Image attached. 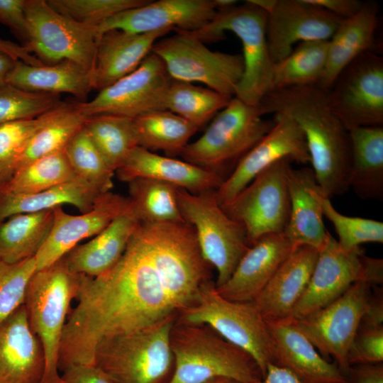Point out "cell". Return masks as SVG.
<instances>
[{
	"label": "cell",
	"instance_id": "obj_48",
	"mask_svg": "<svg viewBox=\"0 0 383 383\" xmlns=\"http://www.w3.org/2000/svg\"><path fill=\"white\" fill-rule=\"evenodd\" d=\"M25 4L26 0H0V23L18 36L24 42L23 46L29 40Z\"/></svg>",
	"mask_w": 383,
	"mask_h": 383
},
{
	"label": "cell",
	"instance_id": "obj_37",
	"mask_svg": "<svg viewBox=\"0 0 383 383\" xmlns=\"http://www.w3.org/2000/svg\"><path fill=\"white\" fill-rule=\"evenodd\" d=\"M232 98L207 87L172 79L163 108L199 129L223 109Z\"/></svg>",
	"mask_w": 383,
	"mask_h": 383
},
{
	"label": "cell",
	"instance_id": "obj_22",
	"mask_svg": "<svg viewBox=\"0 0 383 383\" xmlns=\"http://www.w3.org/2000/svg\"><path fill=\"white\" fill-rule=\"evenodd\" d=\"M284 233L265 235L243 255L230 278L216 288L233 301H253L294 250Z\"/></svg>",
	"mask_w": 383,
	"mask_h": 383
},
{
	"label": "cell",
	"instance_id": "obj_6",
	"mask_svg": "<svg viewBox=\"0 0 383 383\" xmlns=\"http://www.w3.org/2000/svg\"><path fill=\"white\" fill-rule=\"evenodd\" d=\"M79 275L68 268L62 257L36 271L28 284L24 304L29 324L40 340L44 355L40 383H62L59 372L60 344Z\"/></svg>",
	"mask_w": 383,
	"mask_h": 383
},
{
	"label": "cell",
	"instance_id": "obj_23",
	"mask_svg": "<svg viewBox=\"0 0 383 383\" xmlns=\"http://www.w3.org/2000/svg\"><path fill=\"white\" fill-rule=\"evenodd\" d=\"M44 355L25 304L0 325V383H40Z\"/></svg>",
	"mask_w": 383,
	"mask_h": 383
},
{
	"label": "cell",
	"instance_id": "obj_56",
	"mask_svg": "<svg viewBox=\"0 0 383 383\" xmlns=\"http://www.w3.org/2000/svg\"><path fill=\"white\" fill-rule=\"evenodd\" d=\"M208 383H240L235 380L228 378H217L210 381Z\"/></svg>",
	"mask_w": 383,
	"mask_h": 383
},
{
	"label": "cell",
	"instance_id": "obj_30",
	"mask_svg": "<svg viewBox=\"0 0 383 383\" xmlns=\"http://www.w3.org/2000/svg\"><path fill=\"white\" fill-rule=\"evenodd\" d=\"M6 84L30 91L67 93L79 99L86 98L94 89L93 72L68 60L39 65L17 60Z\"/></svg>",
	"mask_w": 383,
	"mask_h": 383
},
{
	"label": "cell",
	"instance_id": "obj_8",
	"mask_svg": "<svg viewBox=\"0 0 383 383\" xmlns=\"http://www.w3.org/2000/svg\"><path fill=\"white\" fill-rule=\"evenodd\" d=\"M176 321L206 325L227 341L247 352L265 376L272 363L273 345L265 319L254 301H233L221 296L210 280L199 290L196 303L181 311Z\"/></svg>",
	"mask_w": 383,
	"mask_h": 383
},
{
	"label": "cell",
	"instance_id": "obj_42",
	"mask_svg": "<svg viewBox=\"0 0 383 383\" xmlns=\"http://www.w3.org/2000/svg\"><path fill=\"white\" fill-rule=\"evenodd\" d=\"M323 216L333 224L339 245L350 250L365 243H383V223L360 217L348 216L338 212L329 198L321 189L317 192Z\"/></svg>",
	"mask_w": 383,
	"mask_h": 383
},
{
	"label": "cell",
	"instance_id": "obj_20",
	"mask_svg": "<svg viewBox=\"0 0 383 383\" xmlns=\"http://www.w3.org/2000/svg\"><path fill=\"white\" fill-rule=\"evenodd\" d=\"M130 205L128 197L109 191L101 194L93 207L80 215L68 214L62 206L54 208L50 233L35 255L36 271L51 266L79 242L99 233Z\"/></svg>",
	"mask_w": 383,
	"mask_h": 383
},
{
	"label": "cell",
	"instance_id": "obj_27",
	"mask_svg": "<svg viewBox=\"0 0 383 383\" xmlns=\"http://www.w3.org/2000/svg\"><path fill=\"white\" fill-rule=\"evenodd\" d=\"M311 167L291 168L288 174L290 210L284 233L294 248L309 246L319 250L328 234L323 223L319 190Z\"/></svg>",
	"mask_w": 383,
	"mask_h": 383
},
{
	"label": "cell",
	"instance_id": "obj_18",
	"mask_svg": "<svg viewBox=\"0 0 383 383\" xmlns=\"http://www.w3.org/2000/svg\"><path fill=\"white\" fill-rule=\"evenodd\" d=\"M343 19L306 0H277L267 13L266 37L273 62L287 57L294 45L329 40Z\"/></svg>",
	"mask_w": 383,
	"mask_h": 383
},
{
	"label": "cell",
	"instance_id": "obj_46",
	"mask_svg": "<svg viewBox=\"0 0 383 383\" xmlns=\"http://www.w3.org/2000/svg\"><path fill=\"white\" fill-rule=\"evenodd\" d=\"M56 11L76 21L99 26L111 16L148 3V0H48Z\"/></svg>",
	"mask_w": 383,
	"mask_h": 383
},
{
	"label": "cell",
	"instance_id": "obj_51",
	"mask_svg": "<svg viewBox=\"0 0 383 383\" xmlns=\"http://www.w3.org/2000/svg\"><path fill=\"white\" fill-rule=\"evenodd\" d=\"M309 3L321 7L342 19L355 16L362 3L358 0H306Z\"/></svg>",
	"mask_w": 383,
	"mask_h": 383
},
{
	"label": "cell",
	"instance_id": "obj_2",
	"mask_svg": "<svg viewBox=\"0 0 383 383\" xmlns=\"http://www.w3.org/2000/svg\"><path fill=\"white\" fill-rule=\"evenodd\" d=\"M260 105L265 115L282 114L302 130L310 163L322 194L331 198L349 189L351 146L348 130L318 85L272 89Z\"/></svg>",
	"mask_w": 383,
	"mask_h": 383
},
{
	"label": "cell",
	"instance_id": "obj_17",
	"mask_svg": "<svg viewBox=\"0 0 383 383\" xmlns=\"http://www.w3.org/2000/svg\"><path fill=\"white\" fill-rule=\"evenodd\" d=\"M273 118L274 125L270 131L215 191L221 206L234 198L260 172L282 158L289 157L303 165L310 163L306 138L298 124L282 114H274Z\"/></svg>",
	"mask_w": 383,
	"mask_h": 383
},
{
	"label": "cell",
	"instance_id": "obj_33",
	"mask_svg": "<svg viewBox=\"0 0 383 383\" xmlns=\"http://www.w3.org/2000/svg\"><path fill=\"white\" fill-rule=\"evenodd\" d=\"M88 118L81 112L78 103L62 101L48 111L44 122L33 134L20 157L16 170L38 158L64 152Z\"/></svg>",
	"mask_w": 383,
	"mask_h": 383
},
{
	"label": "cell",
	"instance_id": "obj_29",
	"mask_svg": "<svg viewBox=\"0 0 383 383\" xmlns=\"http://www.w3.org/2000/svg\"><path fill=\"white\" fill-rule=\"evenodd\" d=\"M378 7L363 2L353 16L343 19L328 40L327 62L320 87L328 90L338 74L361 54L374 50Z\"/></svg>",
	"mask_w": 383,
	"mask_h": 383
},
{
	"label": "cell",
	"instance_id": "obj_31",
	"mask_svg": "<svg viewBox=\"0 0 383 383\" xmlns=\"http://www.w3.org/2000/svg\"><path fill=\"white\" fill-rule=\"evenodd\" d=\"M351 146L349 188L362 199L383 200V126L348 130Z\"/></svg>",
	"mask_w": 383,
	"mask_h": 383
},
{
	"label": "cell",
	"instance_id": "obj_53",
	"mask_svg": "<svg viewBox=\"0 0 383 383\" xmlns=\"http://www.w3.org/2000/svg\"><path fill=\"white\" fill-rule=\"evenodd\" d=\"M252 383H304L286 368L268 364L265 376Z\"/></svg>",
	"mask_w": 383,
	"mask_h": 383
},
{
	"label": "cell",
	"instance_id": "obj_44",
	"mask_svg": "<svg viewBox=\"0 0 383 383\" xmlns=\"http://www.w3.org/2000/svg\"><path fill=\"white\" fill-rule=\"evenodd\" d=\"M35 272V257L15 263L0 260V325L25 304L27 288Z\"/></svg>",
	"mask_w": 383,
	"mask_h": 383
},
{
	"label": "cell",
	"instance_id": "obj_35",
	"mask_svg": "<svg viewBox=\"0 0 383 383\" xmlns=\"http://www.w3.org/2000/svg\"><path fill=\"white\" fill-rule=\"evenodd\" d=\"M133 121L138 146L152 152L162 150L171 157L180 156L199 130L167 109L147 112Z\"/></svg>",
	"mask_w": 383,
	"mask_h": 383
},
{
	"label": "cell",
	"instance_id": "obj_43",
	"mask_svg": "<svg viewBox=\"0 0 383 383\" xmlns=\"http://www.w3.org/2000/svg\"><path fill=\"white\" fill-rule=\"evenodd\" d=\"M61 102L57 94L30 91L6 84L0 87V124L38 118Z\"/></svg>",
	"mask_w": 383,
	"mask_h": 383
},
{
	"label": "cell",
	"instance_id": "obj_36",
	"mask_svg": "<svg viewBox=\"0 0 383 383\" xmlns=\"http://www.w3.org/2000/svg\"><path fill=\"white\" fill-rule=\"evenodd\" d=\"M328 40L305 41L275 63L272 89L319 84L325 71Z\"/></svg>",
	"mask_w": 383,
	"mask_h": 383
},
{
	"label": "cell",
	"instance_id": "obj_4",
	"mask_svg": "<svg viewBox=\"0 0 383 383\" xmlns=\"http://www.w3.org/2000/svg\"><path fill=\"white\" fill-rule=\"evenodd\" d=\"M265 115L260 105L250 106L234 96L180 156L226 179L274 126V118H265Z\"/></svg>",
	"mask_w": 383,
	"mask_h": 383
},
{
	"label": "cell",
	"instance_id": "obj_26",
	"mask_svg": "<svg viewBox=\"0 0 383 383\" xmlns=\"http://www.w3.org/2000/svg\"><path fill=\"white\" fill-rule=\"evenodd\" d=\"M318 252L312 247H297L277 269L253 301L265 321L291 316L308 286Z\"/></svg>",
	"mask_w": 383,
	"mask_h": 383
},
{
	"label": "cell",
	"instance_id": "obj_16",
	"mask_svg": "<svg viewBox=\"0 0 383 383\" xmlns=\"http://www.w3.org/2000/svg\"><path fill=\"white\" fill-rule=\"evenodd\" d=\"M171 80L163 62L151 52L134 71L99 91L92 100L79 102L78 106L87 117L113 114L134 119L164 109Z\"/></svg>",
	"mask_w": 383,
	"mask_h": 383
},
{
	"label": "cell",
	"instance_id": "obj_1",
	"mask_svg": "<svg viewBox=\"0 0 383 383\" xmlns=\"http://www.w3.org/2000/svg\"><path fill=\"white\" fill-rule=\"evenodd\" d=\"M77 304L67 318L59 369L95 365L104 338L140 329L193 305L205 281L189 244L164 223L139 222L118 261L104 274H79Z\"/></svg>",
	"mask_w": 383,
	"mask_h": 383
},
{
	"label": "cell",
	"instance_id": "obj_3",
	"mask_svg": "<svg viewBox=\"0 0 383 383\" xmlns=\"http://www.w3.org/2000/svg\"><path fill=\"white\" fill-rule=\"evenodd\" d=\"M170 340L174 366L168 383H208L217 378L252 383L262 379L247 352L206 325L175 321Z\"/></svg>",
	"mask_w": 383,
	"mask_h": 383
},
{
	"label": "cell",
	"instance_id": "obj_14",
	"mask_svg": "<svg viewBox=\"0 0 383 383\" xmlns=\"http://www.w3.org/2000/svg\"><path fill=\"white\" fill-rule=\"evenodd\" d=\"M326 91L332 111L348 130L382 126L383 58L374 50L352 61Z\"/></svg>",
	"mask_w": 383,
	"mask_h": 383
},
{
	"label": "cell",
	"instance_id": "obj_28",
	"mask_svg": "<svg viewBox=\"0 0 383 383\" xmlns=\"http://www.w3.org/2000/svg\"><path fill=\"white\" fill-rule=\"evenodd\" d=\"M140 220L131 206L116 217L93 239L77 245L63 257L77 274L98 277L111 269L122 256Z\"/></svg>",
	"mask_w": 383,
	"mask_h": 383
},
{
	"label": "cell",
	"instance_id": "obj_24",
	"mask_svg": "<svg viewBox=\"0 0 383 383\" xmlns=\"http://www.w3.org/2000/svg\"><path fill=\"white\" fill-rule=\"evenodd\" d=\"M115 173L120 181L150 178L167 182L198 194L216 191L225 179L218 174L184 160L162 156L135 147Z\"/></svg>",
	"mask_w": 383,
	"mask_h": 383
},
{
	"label": "cell",
	"instance_id": "obj_39",
	"mask_svg": "<svg viewBox=\"0 0 383 383\" xmlns=\"http://www.w3.org/2000/svg\"><path fill=\"white\" fill-rule=\"evenodd\" d=\"M128 184V198L140 222L187 223L179 208V187L150 178H136Z\"/></svg>",
	"mask_w": 383,
	"mask_h": 383
},
{
	"label": "cell",
	"instance_id": "obj_55",
	"mask_svg": "<svg viewBox=\"0 0 383 383\" xmlns=\"http://www.w3.org/2000/svg\"><path fill=\"white\" fill-rule=\"evenodd\" d=\"M248 1L268 13L274 6L277 0H248Z\"/></svg>",
	"mask_w": 383,
	"mask_h": 383
},
{
	"label": "cell",
	"instance_id": "obj_12",
	"mask_svg": "<svg viewBox=\"0 0 383 383\" xmlns=\"http://www.w3.org/2000/svg\"><path fill=\"white\" fill-rule=\"evenodd\" d=\"M293 162L284 157L274 162L221 206L243 226L250 247L265 235L284 233L289 216L288 174Z\"/></svg>",
	"mask_w": 383,
	"mask_h": 383
},
{
	"label": "cell",
	"instance_id": "obj_32",
	"mask_svg": "<svg viewBox=\"0 0 383 383\" xmlns=\"http://www.w3.org/2000/svg\"><path fill=\"white\" fill-rule=\"evenodd\" d=\"M102 194L99 189L77 177L35 194L0 196V223L16 214L52 209L63 204L74 206L82 213H86Z\"/></svg>",
	"mask_w": 383,
	"mask_h": 383
},
{
	"label": "cell",
	"instance_id": "obj_50",
	"mask_svg": "<svg viewBox=\"0 0 383 383\" xmlns=\"http://www.w3.org/2000/svg\"><path fill=\"white\" fill-rule=\"evenodd\" d=\"M343 374L345 383H383V365L382 362L353 365Z\"/></svg>",
	"mask_w": 383,
	"mask_h": 383
},
{
	"label": "cell",
	"instance_id": "obj_40",
	"mask_svg": "<svg viewBox=\"0 0 383 383\" xmlns=\"http://www.w3.org/2000/svg\"><path fill=\"white\" fill-rule=\"evenodd\" d=\"M77 177L64 152L38 158L0 184V196L33 194Z\"/></svg>",
	"mask_w": 383,
	"mask_h": 383
},
{
	"label": "cell",
	"instance_id": "obj_10",
	"mask_svg": "<svg viewBox=\"0 0 383 383\" xmlns=\"http://www.w3.org/2000/svg\"><path fill=\"white\" fill-rule=\"evenodd\" d=\"M365 282L373 287L382 284L383 260L368 257L360 247L343 248L328 232L308 286L292 312L302 318L331 304L354 283Z\"/></svg>",
	"mask_w": 383,
	"mask_h": 383
},
{
	"label": "cell",
	"instance_id": "obj_47",
	"mask_svg": "<svg viewBox=\"0 0 383 383\" xmlns=\"http://www.w3.org/2000/svg\"><path fill=\"white\" fill-rule=\"evenodd\" d=\"M383 361V325L360 322L348 352V365Z\"/></svg>",
	"mask_w": 383,
	"mask_h": 383
},
{
	"label": "cell",
	"instance_id": "obj_49",
	"mask_svg": "<svg viewBox=\"0 0 383 383\" xmlns=\"http://www.w3.org/2000/svg\"><path fill=\"white\" fill-rule=\"evenodd\" d=\"M62 372V383H114L95 365H72Z\"/></svg>",
	"mask_w": 383,
	"mask_h": 383
},
{
	"label": "cell",
	"instance_id": "obj_34",
	"mask_svg": "<svg viewBox=\"0 0 383 383\" xmlns=\"http://www.w3.org/2000/svg\"><path fill=\"white\" fill-rule=\"evenodd\" d=\"M53 209L12 216L0 223V260L15 263L35 257L48 238Z\"/></svg>",
	"mask_w": 383,
	"mask_h": 383
},
{
	"label": "cell",
	"instance_id": "obj_54",
	"mask_svg": "<svg viewBox=\"0 0 383 383\" xmlns=\"http://www.w3.org/2000/svg\"><path fill=\"white\" fill-rule=\"evenodd\" d=\"M15 60L11 56L0 52V87L6 84L7 77L13 69Z\"/></svg>",
	"mask_w": 383,
	"mask_h": 383
},
{
	"label": "cell",
	"instance_id": "obj_41",
	"mask_svg": "<svg viewBox=\"0 0 383 383\" xmlns=\"http://www.w3.org/2000/svg\"><path fill=\"white\" fill-rule=\"evenodd\" d=\"M64 152L77 177L104 193L111 189L115 172L107 165L84 127L70 140Z\"/></svg>",
	"mask_w": 383,
	"mask_h": 383
},
{
	"label": "cell",
	"instance_id": "obj_11",
	"mask_svg": "<svg viewBox=\"0 0 383 383\" xmlns=\"http://www.w3.org/2000/svg\"><path fill=\"white\" fill-rule=\"evenodd\" d=\"M155 42L152 52L163 62L170 77L199 82L223 95L234 97L244 71L243 56L211 50L190 31L175 30Z\"/></svg>",
	"mask_w": 383,
	"mask_h": 383
},
{
	"label": "cell",
	"instance_id": "obj_7",
	"mask_svg": "<svg viewBox=\"0 0 383 383\" xmlns=\"http://www.w3.org/2000/svg\"><path fill=\"white\" fill-rule=\"evenodd\" d=\"M267 13L246 1L242 5L217 11L204 28L190 31L205 42L219 40L225 31L233 33L241 41L244 71L235 97L250 106L260 105L273 88V62L267 42Z\"/></svg>",
	"mask_w": 383,
	"mask_h": 383
},
{
	"label": "cell",
	"instance_id": "obj_15",
	"mask_svg": "<svg viewBox=\"0 0 383 383\" xmlns=\"http://www.w3.org/2000/svg\"><path fill=\"white\" fill-rule=\"evenodd\" d=\"M372 287L367 282H357L326 306L302 318H294L320 355L326 360L332 357L342 374L349 367L348 352L367 309Z\"/></svg>",
	"mask_w": 383,
	"mask_h": 383
},
{
	"label": "cell",
	"instance_id": "obj_21",
	"mask_svg": "<svg viewBox=\"0 0 383 383\" xmlns=\"http://www.w3.org/2000/svg\"><path fill=\"white\" fill-rule=\"evenodd\" d=\"M266 322L272 341L273 364L287 369L304 383H345L338 365L317 352L294 318Z\"/></svg>",
	"mask_w": 383,
	"mask_h": 383
},
{
	"label": "cell",
	"instance_id": "obj_25",
	"mask_svg": "<svg viewBox=\"0 0 383 383\" xmlns=\"http://www.w3.org/2000/svg\"><path fill=\"white\" fill-rule=\"evenodd\" d=\"M172 31L133 33L111 29L96 40L94 88L101 91L134 71L152 52L157 40Z\"/></svg>",
	"mask_w": 383,
	"mask_h": 383
},
{
	"label": "cell",
	"instance_id": "obj_13",
	"mask_svg": "<svg viewBox=\"0 0 383 383\" xmlns=\"http://www.w3.org/2000/svg\"><path fill=\"white\" fill-rule=\"evenodd\" d=\"M25 12L29 32L25 47L31 53L51 64L68 60L94 72L96 26L60 13L46 0H26Z\"/></svg>",
	"mask_w": 383,
	"mask_h": 383
},
{
	"label": "cell",
	"instance_id": "obj_38",
	"mask_svg": "<svg viewBox=\"0 0 383 383\" xmlns=\"http://www.w3.org/2000/svg\"><path fill=\"white\" fill-rule=\"evenodd\" d=\"M84 127L107 165L114 172L138 146L133 118L99 114L89 117Z\"/></svg>",
	"mask_w": 383,
	"mask_h": 383
},
{
	"label": "cell",
	"instance_id": "obj_9",
	"mask_svg": "<svg viewBox=\"0 0 383 383\" xmlns=\"http://www.w3.org/2000/svg\"><path fill=\"white\" fill-rule=\"evenodd\" d=\"M177 194L181 214L193 226L202 256L217 272L215 285L220 287L250 248L245 232L223 211L215 191L194 194L178 188Z\"/></svg>",
	"mask_w": 383,
	"mask_h": 383
},
{
	"label": "cell",
	"instance_id": "obj_5",
	"mask_svg": "<svg viewBox=\"0 0 383 383\" xmlns=\"http://www.w3.org/2000/svg\"><path fill=\"white\" fill-rule=\"evenodd\" d=\"M177 316L103 339L94 364L114 383H168L174 361L170 331Z\"/></svg>",
	"mask_w": 383,
	"mask_h": 383
},
{
	"label": "cell",
	"instance_id": "obj_45",
	"mask_svg": "<svg viewBox=\"0 0 383 383\" xmlns=\"http://www.w3.org/2000/svg\"><path fill=\"white\" fill-rule=\"evenodd\" d=\"M46 113L33 119L0 124V184L15 173L20 157L44 122Z\"/></svg>",
	"mask_w": 383,
	"mask_h": 383
},
{
	"label": "cell",
	"instance_id": "obj_52",
	"mask_svg": "<svg viewBox=\"0 0 383 383\" xmlns=\"http://www.w3.org/2000/svg\"><path fill=\"white\" fill-rule=\"evenodd\" d=\"M0 52L5 53L15 60H21L31 65H39L43 62L33 55L28 49L23 45L0 38Z\"/></svg>",
	"mask_w": 383,
	"mask_h": 383
},
{
	"label": "cell",
	"instance_id": "obj_19",
	"mask_svg": "<svg viewBox=\"0 0 383 383\" xmlns=\"http://www.w3.org/2000/svg\"><path fill=\"white\" fill-rule=\"evenodd\" d=\"M217 13L215 0H158L121 11L97 26V38L111 29L133 33L160 30L195 31L206 26Z\"/></svg>",
	"mask_w": 383,
	"mask_h": 383
}]
</instances>
